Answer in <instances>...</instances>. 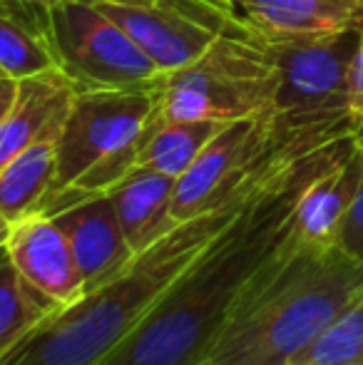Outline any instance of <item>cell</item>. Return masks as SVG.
Segmentation results:
<instances>
[{
  "label": "cell",
  "instance_id": "5b68a950",
  "mask_svg": "<svg viewBox=\"0 0 363 365\" xmlns=\"http://www.w3.org/2000/svg\"><path fill=\"white\" fill-rule=\"evenodd\" d=\"M165 120L234 122L272 110L279 73L254 33H222L194 63L155 77Z\"/></svg>",
  "mask_w": 363,
  "mask_h": 365
},
{
  "label": "cell",
  "instance_id": "3957f363",
  "mask_svg": "<svg viewBox=\"0 0 363 365\" xmlns=\"http://www.w3.org/2000/svg\"><path fill=\"white\" fill-rule=\"evenodd\" d=\"M242 204L209 209L182 221L165 239L137 254L110 284L43 318L0 365H102L130 338L172 281L237 217Z\"/></svg>",
  "mask_w": 363,
  "mask_h": 365
},
{
  "label": "cell",
  "instance_id": "7a4b0ae2",
  "mask_svg": "<svg viewBox=\"0 0 363 365\" xmlns=\"http://www.w3.org/2000/svg\"><path fill=\"white\" fill-rule=\"evenodd\" d=\"M363 289L339 246L294 241L242 286L207 365H289Z\"/></svg>",
  "mask_w": 363,
  "mask_h": 365
},
{
  "label": "cell",
  "instance_id": "ffe728a7",
  "mask_svg": "<svg viewBox=\"0 0 363 365\" xmlns=\"http://www.w3.org/2000/svg\"><path fill=\"white\" fill-rule=\"evenodd\" d=\"M346 87H349V112L359 122L363 117V30L359 35V45H356L354 58H351Z\"/></svg>",
  "mask_w": 363,
  "mask_h": 365
},
{
  "label": "cell",
  "instance_id": "30bf717a",
  "mask_svg": "<svg viewBox=\"0 0 363 365\" xmlns=\"http://www.w3.org/2000/svg\"><path fill=\"white\" fill-rule=\"evenodd\" d=\"M58 221L78 261L85 281V293L110 284L135 259L125 231L107 194L85 197L70 207L48 214Z\"/></svg>",
  "mask_w": 363,
  "mask_h": 365
},
{
  "label": "cell",
  "instance_id": "603a6c76",
  "mask_svg": "<svg viewBox=\"0 0 363 365\" xmlns=\"http://www.w3.org/2000/svg\"><path fill=\"white\" fill-rule=\"evenodd\" d=\"M8 231H10V221L0 214V249H3L5 241H8Z\"/></svg>",
  "mask_w": 363,
  "mask_h": 365
},
{
  "label": "cell",
  "instance_id": "e0dca14e",
  "mask_svg": "<svg viewBox=\"0 0 363 365\" xmlns=\"http://www.w3.org/2000/svg\"><path fill=\"white\" fill-rule=\"evenodd\" d=\"M60 303L35 289L0 249V361Z\"/></svg>",
  "mask_w": 363,
  "mask_h": 365
},
{
  "label": "cell",
  "instance_id": "5bb4252c",
  "mask_svg": "<svg viewBox=\"0 0 363 365\" xmlns=\"http://www.w3.org/2000/svg\"><path fill=\"white\" fill-rule=\"evenodd\" d=\"M0 68L13 80L58 68L50 5L40 0H0Z\"/></svg>",
  "mask_w": 363,
  "mask_h": 365
},
{
  "label": "cell",
  "instance_id": "9c48e42d",
  "mask_svg": "<svg viewBox=\"0 0 363 365\" xmlns=\"http://www.w3.org/2000/svg\"><path fill=\"white\" fill-rule=\"evenodd\" d=\"M8 251L15 269L60 306L85 296V281L58 221L43 212L28 214L10 224Z\"/></svg>",
  "mask_w": 363,
  "mask_h": 365
},
{
  "label": "cell",
  "instance_id": "8992f818",
  "mask_svg": "<svg viewBox=\"0 0 363 365\" xmlns=\"http://www.w3.org/2000/svg\"><path fill=\"white\" fill-rule=\"evenodd\" d=\"M58 68L75 90H122L152 85L160 70L137 43L90 3H63L53 8Z\"/></svg>",
  "mask_w": 363,
  "mask_h": 365
},
{
  "label": "cell",
  "instance_id": "ba28073f",
  "mask_svg": "<svg viewBox=\"0 0 363 365\" xmlns=\"http://www.w3.org/2000/svg\"><path fill=\"white\" fill-rule=\"evenodd\" d=\"M95 5L135 40L160 73H172L194 63L222 35L219 28L175 0Z\"/></svg>",
  "mask_w": 363,
  "mask_h": 365
},
{
  "label": "cell",
  "instance_id": "2e32d148",
  "mask_svg": "<svg viewBox=\"0 0 363 365\" xmlns=\"http://www.w3.org/2000/svg\"><path fill=\"white\" fill-rule=\"evenodd\" d=\"M227 122H209V120H165L160 110L155 112L147 137L142 142L137 167L155 169L172 179H180L192 162L199 157L204 147L209 145L214 135Z\"/></svg>",
  "mask_w": 363,
  "mask_h": 365
},
{
  "label": "cell",
  "instance_id": "ac0fdd59",
  "mask_svg": "<svg viewBox=\"0 0 363 365\" xmlns=\"http://www.w3.org/2000/svg\"><path fill=\"white\" fill-rule=\"evenodd\" d=\"M289 365H363V289Z\"/></svg>",
  "mask_w": 363,
  "mask_h": 365
},
{
  "label": "cell",
  "instance_id": "d6986e66",
  "mask_svg": "<svg viewBox=\"0 0 363 365\" xmlns=\"http://www.w3.org/2000/svg\"><path fill=\"white\" fill-rule=\"evenodd\" d=\"M336 246L344 251L346 256L363 266V174L361 182L356 187V194L351 199L349 209L344 214V221L339 226V234H336Z\"/></svg>",
  "mask_w": 363,
  "mask_h": 365
},
{
  "label": "cell",
  "instance_id": "44dd1931",
  "mask_svg": "<svg viewBox=\"0 0 363 365\" xmlns=\"http://www.w3.org/2000/svg\"><path fill=\"white\" fill-rule=\"evenodd\" d=\"M15 90H18V80H13V77L0 68V122H3L5 112L10 110V105H13Z\"/></svg>",
  "mask_w": 363,
  "mask_h": 365
},
{
  "label": "cell",
  "instance_id": "7402d4cb",
  "mask_svg": "<svg viewBox=\"0 0 363 365\" xmlns=\"http://www.w3.org/2000/svg\"><path fill=\"white\" fill-rule=\"evenodd\" d=\"M40 3L50 5V8H55V5H63V3H152V0H40Z\"/></svg>",
  "mask_w": 363,
  "mask_h": 365
},
{
  "label": "cell",
  "instance_id": "4fadbf2b",
  "mask_svg": "<svg viewBox=\"0 0 363 365\" xmlns=\"http://www.w3.org/2000/svg\"><path fill=\"white\" fill-rule=\"evenodd\" d=\"M175 182L177 179L155 169L135 167L107 192L135 256L155 246L180 226L172 214Z\"/></svg>",
  "mask_w": 363,
  "mask_h": 365
},
{
  "label": "cell",
  "instance_id": "52a82bcc",
  "mask_svg": "<svg viewBox=\"0 0 363 365\" xmlns=\"http://www.w3.org/2000/svg\"><path fill=\"white\" fill-rule=\"evenodd\" d=\"M361 30L267 43L279 73L276 110L306 120L351 117L346 80Z\"/></svg>",
  "mask_w": 363,
  "mask_h": 365
},
{
  "label": "cell",
  "instance_id": "277c9868",
  "mask_svg": "<svg viewBox=\"0 0 363 365\" xmlns=\"http://www.w3.org/2000/svg\"><path fill=\"white\" fill-rule=\"evenodd\" d=\"M155 112V85L78 92L58 137V172L40 212L55 214L110 192L137 167Z\"/></svg>",
  "mask_w": 363,
  "mask_h": 365
},
{
  "label": "cell",
  "instance_id": "8fae6325",
  "mask_svg": "<svg viewBox=\"0 0 363 365\" xmlns=\"http://www.w3.org/2000/svg\"><path fill=\"white\" fill-rule=\"evenodd\" d=\"M78 95L63 70L18 80L15 100L0 122V167L40 140H58Z\"/></svg>",
  "mask_w": 363,
  "mask_h": 365
},
{
  "label": "cell",
  "instance_id": "7c38bea8",
  "mask_svg": "<svg viewBox=\"0 0 363 365\" xmlns=\"http://www.w3.org/2000/svg\"><path fill=\"white\" fill-rule=\"evenodd\" d=\"M239 20L264 43L324 38L363 28V0H232Z\"/></svg>",
  "mask_w": 363,
  "mask_h": 365
},
{
  "label": "cell",
  "instance_id": "6da1fadb",
  "mask_svg": "<svg viewBox=\"0 0 363 365\" xmlns=\"http://www.w3.org/2000/svg\"><path fill=\"white\" fill-rule=\"evenodd\" d=\"M354 142V135L329 142L259 187L102 365H207L242 286L281 249L301 241L296 204L306 184Z\"/></svg>",
  "mask_w": 363,
  "mask_h": 365
},
{
  "label": "cell",
  "instance_id": "cb8c5ba5",
  "mask_svg": "<svg viewBox=\"0 0 363 365\" xmlns=\"http://www.w3.org/2000/svg\"><path fill=\"white\" fill-rule=\"evenodd\" d=\"M354 140H356V145H359V149L363 152V117L356 122V127H354Z\"/></svg>",
  "mask_w": 363,
  "mask_h": 365
},
{
  "label": "cell",
  "instance_id": "9a60e30c",
  "mask_svg": "<svg viewBox=\"0 0 363 365\" xmlns=\"http://www.w3.org/2000/svg\"><path fill=\"white\" fill-rule=\"evenodd\" d=\"M58 172V140H40L0 167V214L13 221L43 209Z\"/></svg>",
  "mask_w": 363,
  "mask_h": 365
}]
</instances>
